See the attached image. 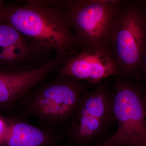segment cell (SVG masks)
Returning a JSON list of instances; mask_svg holds the SVG:
<instances>
[{"label":"cell","mask_w":146,"mask_h":146,"mask_svg":"<svg viewBox=\"0 0 146 146\" xmlns=\"http://www.w3.org/2000/svg\"><path fill=\"white\" fill-rule=\"evenodd\" d=\"M44 140V134L37 128L25 123H18L13 127L9 145V146H39Z\"/></svg>","instance_id":"9c48e42d"},{"label":"cell","mask_w":146,"mask_h":146,"mask_svg":"<svg viewBox=\"0 0 146 146\" xmlns=\"http://www.w3.org/2000/svg\"><path fill=\"white\" fill-rule=\"evenodd\" d=\"M104 96L96 93L88 97L84 104L81 116H89L102 120L107 111V105Z\"/></svg>","instance_id":"30bf717a"},{"label":"cell","mask_w":146,"mask_h":146,"mask_svg":"<svg viewBox=\"0 0 146 146\" xmlns=\"http://www.w3.org/2000/svg\"><path fill=\"white\" fill-rule=\"evenodd\" d=\"M145 64L146 67V50L145 51Z\"/></svg>","instance_id":"5bb4252c"},{"label":"cell","mask_w":146,"mask_h":146,"mask_svg":"<svg viewBox=\"0 0 146 146\" xmlns=\"http://www.w3.org/2000/svg\"><path fill=\"white\" fill-rule=\"evenodd\" d=\"M5 9V7L3 5L2 2L0 1V23H1V21L4 20Z\"/></svg>","instance_id":"7c38bea8"},{"label":"cell","mask_w":146,"mask_h":146,"mask_svg":"<svg viewBox=\"0 0 146 146\" xmlns=\"http://www.w3.org/2000/svg\"><path fill=\"white\" fill-rule=\"evenodd\" d=\"M60 72L90 82H98L120 73L117 63L108 48L79 47L63 60Z\"/></svg>","instance_id":"5b68a950"},{"label":"cell","mask_w":146,"mask_h":146,"mask_svg":"<svg viewBox=\"0 0 146 146\" xmlns=\"http://www.w3.org/2000/svg\"><path fill=\"white\" fill-rule=\"evenodd\" d=\"M4 127V125L3 123L1 120L0 119V136L3 133Z\"/></svg>","instance_id":"4fadbf2b"},{"label":"cell","mask_w":146,"mask_h":146,"mask_svg":"<svg viewBox=\"0 0 146 146\" xmlns=\"http://www.w3.org/2000/svg\"><path fill=\"white\" fill-rule=\"evenodd\" d=\"M146 22L140 11L123 1L110 38L108 48L120 72H129L140 63L145 51Z\"/></svg>","instance_id":"3957f363"},{"label":"cell","mask_w":146,"mask_h":146,"mask_svg":"<svg viewBox=\"0 0 146 146\" xmlns=\"http://www.w3.org/2000/svg\"><path fill=\"white\" fill-rule=\"evenodd\" d=\"M102 120L89 116H81L80 119V134L86 137L94 135L101 129Z\"/></svg>","instance_id":"8fae6325"},{"label":"cell","mask_w":146,"mask_h":146,"mask_svg":"<svg viewBox=\"0 0 146 146\" xmlns=\"http://www.w3.org/2000/svg\"><path fill=\"white\" fill-rule=\"evenodd\" d=\"M112 106L119 127L116 133L103 146H146L145 110L136 91L124 84L119 85Z\"/></svg>","instance_id":"277c9868"},{"label":"cell","mask_w":146,"mask_h":146,"mask_svg":"<svg viewBox=\"0 0 146 146\" xmlns=\"http://www.w3.org/2000/svg\"><path fill=\"white\" fill-rule=\"evenodd\" d=\"M63 60L55 56L52 60L30 70L0 73V102L7 101L27 91L51 71L60 66Z\"/></svg>","instance_id":"52a82bcc"},{"label":"cell","mask_w":146,"mask_h":146,"mask_svg":"<svg viewBox=\"0 0 146 146\" xmlns=\"http://www.w3.org/2000/svg\"><path fill=\"white\" fill-rule=\"evenodd\" d=\"M47 50L7 23H0V61L31 64Z\"/></svg>","instance_id":"8992f818"},{"label":"cell","mask_w":146,"mask_h":146,"mask_svg":"<svg viewBox=\"0 0 146 146\" xmlns=\"http://www.w3.org/2000/svg\"><path fill=\"white\" fill-rule=\"evenodd\" d=\"M4 21L27 38L65 59L78 50L62 1L29 0L5 7Z\"/></svg>","instance_id":"6da1fadb"},{"label":"cell","mask_w":146,"mask_h":146,"mask_svg":"<svg viewBox=\"0 0 146 146\" xmlns=\"http://www.w3.org/2000/svg\"><path fill=\"white\" fill-rule=\"evenodd\" d=\"M123 2L115 0L62 1L67 21L78 47L108 48L115 18Z\"/></svg>","instance_id":"7a4b0ae2"},{"label":"cell","mask_w":146,"mask_h":146,"mask_svg":"<svg viewBox=\"0 0 146 146\" xmlns=\"http://www.w3.org/2000/svg\"><path fill=\"white\" fill-rule=\"evenodd\" d=\"M75 88L70 84L58 83L44 89L39 101L42 111L52 116H64L75 104Z\"/></svg>","instance_id":"ba28073f"}]
</instances>
